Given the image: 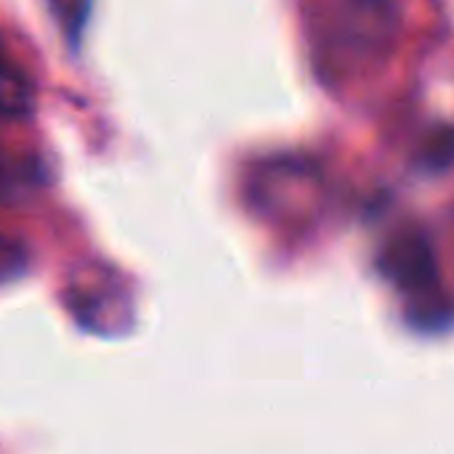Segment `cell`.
Instances as JSON below:
<instances>
[{
	"instance_id": "cell-1",
	"label": "cell",
	"mask_w": 454,
	"mask_h": 454,
	"mask_svg": "<svg viewBox=\"0 0 454 454\" xmlns=\"http://www.w3.org/2000/svg\"><path fill=\"white\" fill-rule=\"evenodd\" d=\"M35 109V88L21 69L8 64L0 53V120L29 117Z\"/></svg>"
},
{
	"instance_id": "cell-2",
	"label": "cell",
	"mask_w": 454,
	"mask_h": 454,
	"mask_svg": "<svg viewBox=\"0 0 454 454\" xmlns=\"http://www.w3.org/2000/svg\"><path fill=\"white\" fill-rule=\"evenodd\" d=\"M27 263V253L19 242L0 234V282L13 279Z\"/></svg>"
},
{
	"instance_id": "cell-3",
	"label": "cell",
	"mask_w": 454,
	"mask_h": 454,
	"mask_svg": "<svg viewBox=\"0 0 454 454\" xmlns=\"http://www.w3.org/2000/svg\"><path fill=\"white\" fill-rule=\"evenodd\" d=\"M51 8L56 11L59 21H64L67 32H74L82 21L85 13V0H48Z\"/></svg>"
}]
</instances>
